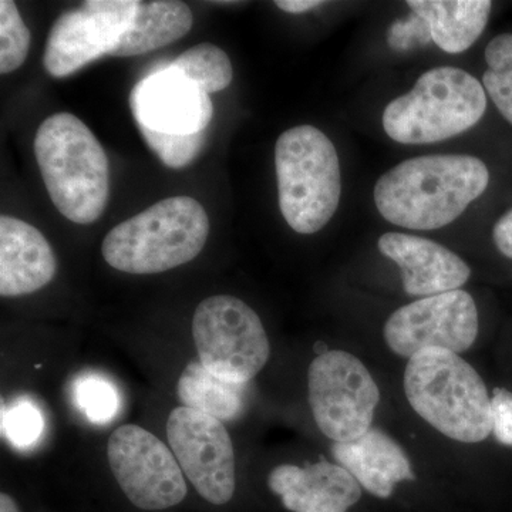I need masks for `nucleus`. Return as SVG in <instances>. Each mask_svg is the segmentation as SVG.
Here are the masks:
<instances>
[{"label": "nucleus", "instance_id": "f257e3e1", "mask_svg": "<svg viewBox=\"0 0 512 512\" xmlns=\"http://www.w3.org/2000/svg\"><path fill=\"white\" fill-rule=\"evenodd\" d=\"M488 183L490 171L480 158L437 154L394 165L377 180L373 198L384 220L433 231L456 221Z\"/></svg>", "mask_w": 512, "mask_h": 512}, {"label": "nucleus", "instance_id": "f03ea898", "mask_svg": "<svg viewBox=\"0 0 512 512\" xmlns=\"http://www.w3.org/2000/svg\"><path fill=\"white\" fill-rule=\"evenodd\" d=\"M35 156L57 211L74 224L99 220L109 202L110 167L93 131L73 114H53L37 130Z\"/></svg>", "mask_w": 512, "mask_h": 512}, {"label": "nucleus", "instance_id": "7ed1b4c3", "mask_svg": "<svg viewBox=\"0 0 512 512\" xmlns=\"http://www.w3.org/2000/svg\"><path fill=\"white\" fill-rule=\"evenodd\" d=\"M404 393L414 412L448 439L481 443L493 434V407L484 380L456 353H417L404 372Z\"/></svg>", "mask_w": 512, "mask_h": 512}, {"label": "nucleus", "instance_id": "20e7f679", "mask_svg": "<svg viewBox=\"0 0 512 512\" xmlns=\"http://www.w3.org/2000/svg\"><path fill=\"white\" fill-rule=\"evenodd\" d=\"M210 235V218L191 197L165 198L116 225L104 238V261L133 275H153L188 264Z\"/></svg>", "mask_w": 512, "mask_h": 512}, {"label": "nucleus", "instance_id": "39448f33", "mask_svg": "<svg viewBox=\"0 0 512 512\" xmlns=\"http://www.w3.org/2000/svg\"><path fill=\"white\" fill-rule=\"evenodd\" d=\"M279 208L289 227L311 235L325 228L338 210L342 177L338 151L323 131L298 126L275 146Z\"/></svg>", "mask_w": 512, "mask_h": 512}, {"label": "nucleus", "instance_id": "423d86ee", "mask_svg": "<svg viewBox=\"0 0 512 512\" xmlns=\"http://www.w3.org/2000/svg\"><path fill=\"white\" fill-rule=\"evenodd\" d=\"M487 110L483 84L466 70L434 67L409 93L387 104L382 123L400 144H433L476 126Z\"/></svg>", "mask_w": 512, "mask_h": 512}, {"label": "nucleus", "instance_id": "0eeeda50", "mask_svg": "<svg viewBox=\"0 0 512 512\" xmlns=\"http://www.w3.org/2000/svg\"><path fill=\"white\" fill-rule=\"evenodd\" d=\"M192 338L202 366L227 382L248 383L271 356L261 319L234 296L204 299L195 309Z\"/></svg>", "mask_w": 512, "mask_h": 512}, {"label": "nucleus", "instance_id": "6e6552de", "mask_svg": "<svg viewBox=\"0 0 512 512\" xmlns=\"http://www.w3.org/2000/svg\"><path fill=\"white\" fill-rule=\"evenodd\" d=\"M308 386L313 419L328 439L346 443L372 429L380 392L362 360L345 350L323 352L309 366Z\"/></svg>", "mask_w": 512, "mask_h": 512}, {"label": "nucleus", "instance_id": "1a4fd4ad", "mask_svg": "<svg viewBox=\"0 0 512 512\" xmlns=\"http://www.w3.org/2000/svg\"><path fill=\"white\" fill-rule=\"evenodd\" d=\"M107 457L121 490L141 510H165L187 495L184 473L173 450L143 427L126 424L114 430Z\"/></svg>", "mask_w": 512, "mask_h": 512}, {"label": "nucleus", "instance_id": "9d476101", "mask_svg": "<svg viewBox=\"0 0 512 512\" xmlns=\"http://www.w3.org/2000/svg\"><path fill=\"white\" fill-rule=\"evenodd\" d=\"M383 335L390 350L404 359L431 349L460 355L478 336L476 302L461 289L421 298L393 312Z\"/></svg>", "mask_w": 512, "mask_h": 512}, {"label": "nucleus", "instance_id": "9b49d317", "mask_svg": "<svg viewBox=\"0 0 512 512\" xmlns=\"http://www.w3.org/2000/svg\"><path fill=\"white\" fill-rule=\"evenodd\" d=\"M167 437L184 476L208 503L227 504L235 493V453L221 420L190 407H177L167 420Z\"/></svg>", "mask_w": 512, "mask_h": 512}, {"label": "nucleus", "instance_id": "f8f14e48", "mask_svg": "<svg viewBox=\"0 0 512 512\" xmlns=\"http://www.w3.org/2000/svg\"><path fill=\"white\" fill-rule=\"evenodd\" d=\"M136 0H87L59 16L47 37L43 66L56 79L110 55L133 25Z\"/></svg>", "mask_w": 512, "mask_h": 512}, {"label": "nucleus", "instance_id": "ddd939ff", "mask_svg": "<svg viewBox=\"0 0 512 512\" xmlns=\"http://www.w3.org/2000/svg\"><path fill=\"white\" fill-rule=\"evenodd\" d=\"M130 106L138 127L174 136L207 131L214 116L210 94L170 66L140 80Z\"/></svg>", "mask_w": 512, "mask_h": 512}, {"label": "nucleus", "instance_id": "4468645a", "mask_svg": "<svg viewBox=\"0 0 512 512\" xmlns=\"http://www.w3.org/2000/svg\"><path fill=\"white\" fill-rule=\"evenodd\" d=\"M379 251L399 266L407 295L427 298L458 291L471 275L470 266L450 249L417 235L387 232Z\"/></svg>", "mask_w": 512, "mask_h": 512}, {"label": "nucleus", "instance_id": "2eb2a0df", "mask_svg": "<svg viewBox=\"0 0 512 512\" xmlns=\"http://www.w3.org/2000/svg\"><path fill=\"white\" fill-rule=\"evenodd\" d=\"M268 487L291 512H348L362 498L356 478L339 464H282L269 473Z\"/></svg>", "mask_w": 512, "mask_h": 512}, {"label": "nucleus", "instance_id": "dca6fc26", "mask_svg": "<svg viewBox=\"0 0 512 512\" xmlns=\"http://www.w3.org/2000/svg\"><path fill=\"white\" fill-rule=\"evenodd\" d=\"M55 252L39 229L0 217V295L16 298L40 291L55 278Z\"/></svg>", "mask_w": 512, "mask_h": 512}, {"label": "nucleus", "instance_id": "f3484780", "mask_svg": "<svg viewBox=\"0 0 512 512\" xmlns=\"http://www.w3.org/2000/svg\"><path fill=\"white\" fill-rule=\"evenodd\" d=\"M332 456L377 498H389L396 484L416 478L403 448L379 429L353 441L333 443Z\"/></svg>", "mask_w": 512, "mask_h": 512}, {"label": "nucleus", "instance_id": "a211bd4d", "mask_svg": "<svg viewBox=\"0 0 512 512\" xmlns=\"http://www.w3.org/2000/svg\"><path fill=\"white\" fill-rule=\"evenodd\" d=\"M413 13L429 25L431 40L443 52H466L483 35L493 3L490 0H409Z\"/></svg>", "mask_w": 512, "mask_h": 512}, {"label": "nucleus", "instance_id": "6ab92c4d", "mask_svg": "<svg viewBox=\"0 0 512 512\" xmlns=\"http://www.w3.org/2000/svg\"><path fill=\"white\" fill-rule=\"evenodd\" d=\"M194 23L191 9L178 0L137 2L133 25L120 37L110 56L146 55L181 39Z\"/></svg>", "mask_w": 512, "mask_h": 512}, {"label": "nucleus", "instance_id": "aec40b11", "mask_svg": "<svg viewBox=\"0 0 512 512\" xmlns=\"http://www.w3.org/2000/svg\"><path fill=\"white\" fill-rule=\"evenodd\" d=\"M245 384L227 382L202 366L200 360L185 367L177 382L178 400L185 407L221 421L237 419L244 410Z\"/></svg>", "mask_w": 512, "mask_h": 512}, {"label": "nucleus", "instance_id": "412c9836", "mask_svg": "<svg viewBox=\"0 0 512 512\" xmlns=\"http://www.w3.org/2000/svg\"><path fill=\"white\" fill-rule=\"evenodd\" d=\"M168 66L184 74L207 94L227 89L234 79V69L227 53L212 43L191 47Z\"/></svg>", "mask_w": 512, "mask_h": 512}, {"label": "nucleus", "instance_id": "4be33fe9", "mask_svg": "<svg viewBox=\"0 0 512 512\" xmlns=\"http://www.w3.org/2000/svg\"><path fill=\"white\" fill-rule=\"evenodd\" d=\"M485 62L484 90L512 126V33H503L488 43Z\"/></svg>", "mask_w": 512, "mask_h": 512}, {"label": "nucleus", "instance_id": "5701e85b", "mask_svg": "<svg viewBox=\"0 0 512 512\" xmlns=\"http://www.w3.org/2000/svg\"><path fill=\"white\" fill-rule=\"evenodd\" d=\"M73 400L90 423L101 426L116 420L121 409V397L116 384L99 373H83L74 380Z\"/></svg>", "mask_w": 512, "mask_h": 512}, {"label": "nucleus", "instance_id": "b1692460", "mask_svg": "<svg viewBox=\"0 0 512 512\" xmlns=\"http://www.w3.org/2000/svg\"><path fill=\"white\" fill-rule=\"evenodd\" d=\"M45 417L42 410L28 397H20L2 407V434L13 447L28 450L42 439Z\"/></svg>", "mask_w": 512, "mask_h": 512}, {"label": "nucleus", "instance_id": "393cba45", "mask_svg": "<svg viewBox=\"0 0 512 512\" xmlns=\"http://www.w3.org/2000/svg\"><path fill=\"white\" fill-rule=\"evenodd\" d=\"M30 47V32L12 0L0 2V73L18 70Z\"/></svg>", "mask_w": 512, "mask_h": 512}, {"label": "nucleus", "instance_id": "a878e982", "mask_svg": "<svg viewBox=\"0 0 512 512\" xmlns=\"http://www.w3.org/2000/svg\"><path fill=\"white\" fill-rule=\"evenodd\" d=\"M141 136L147 141L148 147L167 167L183 168L198 157L207 138V131L190 134V136H174V134L158 133L146 127H138Z\"/></svg>", "mask_w": 512, "mask_h": 512}, {"label": "nucleus", "instance_id": "bb28decb", "mask_svg": "<svg viewBox=\"0 0 512 512\" xmlns=\"http://www.w3.org/2000/svg\"><path fill=\"white\" fill-rule=\"evenodd\" d=\"M430 40L429 25L413 12L407 18L394 20L387 32V43L394 52H407L427 45Z\"/></svg>", "mask_w": 512, "mask_h": 512}, {"label": "nucleus", "instance_id": "cd10ccee", "mask_svg": "<svg viewBox=\"0 0 512 512\" xmlns=\"http://www.w3.org/2000/svg\"><path fill=\"white\" fill-rule=\"evenodd\" d=\"M491 407L495 440L503 446L512 447V393L497 387L491 397Z\"/></svg>", "mask_w": 512, "mask_h": 512}, {"label": "nucleus", "instance_id": "c85d7f7f", "mask_svg": "<svg viewBox=\"0 0 512 512\" xmlns=\"http://www.w3.org/2000/svg\"><path fill=\"white\" fill-rule=\"evenodd\" d=\"M493 239L498 251L512 259V208L495 222Z\"/></svg>", "mask_w": 512, "mask_h": 512}, {"label": "nucleus", "instance_id": "c756f323", "mask_svg": "<svg viewBox=\"0 0 512 512\" xmlns=\"http://www.w3.org/2000/svg\"><path fill=\"white\" fill-rule=\"evenodd\" d=\"M275 5L286 13L299 15V13L319 8V6L325 5V2H320V0H278Z\"/></svg>", "mask_w": 512, "mask_h": 512}, {"label": "nucleus", "instance_id": "7c9ffc66", "mask_svg": "<svg viewBox=\"0 0 512 512\" xmlns=\"http://www.w3.org/2000/svg\"><path fill=\"white\" fill-rule=\"evenodd\" d=\"M0 512H20L18 504L9 494L0 495Z\"/></svg>", "mask_w": 512, "mask_h": 512}]
</instances>
